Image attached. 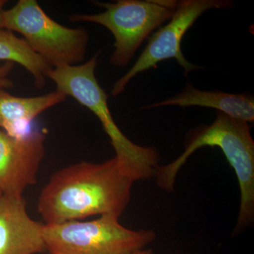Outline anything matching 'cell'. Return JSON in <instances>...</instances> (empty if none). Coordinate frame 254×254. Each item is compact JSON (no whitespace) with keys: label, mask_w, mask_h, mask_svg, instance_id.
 <instances>
[{"label":"cell","mask_w":254,"mask_h":254,"mask_svg":"<svg viewBox=\"0 0 254 254\" xmlns=\"http://www.w3.org/2000/svg\"><path fill=\"white\" fill-rule=\"evenodd\" d=\"M134 177L117 157L103 163L80 162L58 170L38 198L45 225L95 215L120 218L130 199Z\"/></svg>","instance_id":"6da1fadb"},{"label":"cell","mask_w":254,"mask_h":254,"mask_svg":"<svg viewBox=\"0 0 254 254\" xmlns=\"http://www.w3.org/2000/svg\"><path fill=\"white\" fill-rule=\"evenodd\" d=\"M218 147L235 170L240 190V208L236 227L240 231L254 218V141L249 123L217 111L210 125L196 128L189 135L185 150L172 163L158 167L157 185L166 191L174 190L179 171L195 151L203 147Z\"/></svg>","instance_id":"7a4b0ae2"},{"label":"cell","mask_w":254,"mask_h":254,"mask_svg":"<svg viewBox=\"0 0 254 254\" xmlns=\"http://www.w3.org/2000/svg\"><path fill=\"white\" fill-rule=\"evenodd\" d=\"M99 53L86 63L73 66L52 68L46 77L55 82L57 91L71 96L86 107L100 120L109 136L115 157L136 181L155 176L159 154L153 147H143L130 141L115 123L108 107V94L100 86L95 71Z\"/></svg>","instance_id":"3957f363"},{"label":"cell","mask_w":254,"mask_h":254,"mask_svg":"<svg viewBox=\"0 0 254 254\" xmlns=\"http://www.w3.org/2000/svg\"><path fill=\"white\" fill-rule=\"evenodd\" d=\"M155 237L153 230L124 227L114 215L43 227L46 249L51 254H128L145 249Z\"/></svg>","instance_id":"277c9868"},{"label":"cell","mask_w":254,"mask_h":254,"mask_svg":"<svg viewBox=\"0 0 254 254\" xmlns=\"http://www.w3.org/2000/svg\"><path fill=\"white\" fill-rule=\"evenodd\" d=\"M3 28L21 33L31 49L53 68L83 61L89 40L86 30L56 22L35 0H19L4 10Z\"/></svg>","instance_id":"5b68a950"},{"label":"cell","mask_w":254,"mask_h":254,"mask_svg":"<svg viewBox=\"0 0 254 254\" xmlns=\"http://www.w3.org/2000/svg\"><path fill=\"white\" fill-rule=\"evenodd\" d=\"M96 4L104 7L105 11L73 14L70 19L74 22L98 23L108 28L115 38L110 63L117 67H125L152 32L173 16L177 1L119 0Z\"/></svg>","instance_id":"8992f818"},{"label":"cell","mask_w":254,"mask_h":254,"mask_svg":"<svg viewBox=\"0 0 254 254\" xmlns=\"http://www.w3.org/2000/svg\"><path fill=\"white\" fill-rule=\"evenodd\" d=\"M232 3L225 0H184L177 1L173 16L169 22L153 33L144 50L128 72L114 85L111 95L117 97L138 73L153 67L160 62L175 59L185 69V76L201 67L190 63L181 50L182 38L187 31L205 11L230 8Z\"/></svg>","instance_id":"52a82bcc"},{"label":"cell","mask_w":254,"mask_h":254,"mask_svg":"<svg viewBox=\"0 0 254 254\" xmlns=\"http://www.w3.org/2000/svg\"><path fill=\"white\" fill-rule=\"evenodd\" d=\"M46 133L33 129L26 136H10L0 128V192L23 196L26 189L37 182L45 156Z\"/></svg>","instance_id":"ba28073f"},{"label":"cell","mask_w":254,"mask_h":254,"mask_svg":"<svg viewBox=\"0 0 254 254\" xmlns=\"http://www.w3.org/2000/svg\"><path fill=\"white\" fill-rule=\"evenodd\" d=\"M43 224L28 215L23 196L0 199V254H36L46 250Z\"/></svg>","instance_id":"9c48e42d"},{"label":"cell","mask_w":254,"mask_h":254,"mask_svg":"<svg viewBox=\"0 0 254 254\" xmlns=\"http://www.w3.org/2000/svg\"><path fill=\"white\" fill-rule=\"evenodd\" d=\"M66 97L56 91L41 96L21 98L0 89V128L11 136H26L33 131L32 123L38 115L63 103Z\"/></svg>","instance_id":"30bf717a"},{"label":"cell","mask_w":254,"mask_h":254,"mask_svg":"<svg viewBox=\"0 0 254 254\" xmlns=\"http://www.w3.org/2000/svg\"><path fill=\"white\" fill-rule=\"evenodd\" d=\"M198 106L212 108L217 111L226 114L228 116L242 120L247 123L254 121V99L248 94H230L224 92L203 91L188 83L182 93L173 98L143 107V110H150L159 107Z\"/></svg>","instance_id":"8fae6325"},{"label":"cell","mask_w":254,"mask_h":254,"mask_svg":"<svg viewBox=\"0 0 254 254\" xmlns=\"http://www.w3.org/2000/svg\"><path fill=\"white\" fill-rule=\"evenodd\" d=\"M0 61L16 63L31 73L37 88L46 83L47 73L52 66L35 53L23 38H20L9 30H0Z\"/></svg>","instance_id":"7c38bea8"},{"label":"cell","mask_w":254,"mask_h":254,"mask_svg":"<svg viewBox=\"0 0 254 254\" xmlns=\"http://www.w3.org/2000/svg\"><path fill=\"white\" fill-rule=\"evenodd\" d=\"M14 68V63L6 62L0 66V89H6L14 87L12 81L9 79V75Z\"/></svg>","instance_id":"4fadbf2b"},{"label":"cell","mask_w":254,"mask_h":254,"mask_svg":"<svg viewBox=\"0 0 254 254\" xmlns=\"http://www.w3.org/2000/svg\"><path fill=\"white\" fill-rule=\"evenodd\" d=\"M6 1L0 0V30L3 29V12H4V6Z\"/></svg>","instance_id":"5bb4252c"},{"label":"cell","mask_w":254,"mask_h":254,"mask_svg":"<svg viewBox=\"0 0 254 254\" xmlns=\"http://www.w3.org/2000/svg\"><path fill=\"white\" fill-rule=\"evenodd\" d=\"M128 254H153V252L151 250H146V249H143V250L136 251V252H131Z\"/></svg>","instance_id":"9a60e30c"},{"label":"cell","mask_w":254,"mask_h":254,"mask_svg":"<svg viewBox=\"0 0 254 254\" xmlns=\"http://www.w3.org/2000/svg\"><path fill=\"white\" fill-rule=\"evenodd\" d=\"M2 195H2V194H1V192H0V199H1V197H2Z\"/></svg>","instance_id":"2e32d148"},{"label":"cell","mask_w":254,"mask_h":254,"mask_svg":"<svg viewBox=\"0 0 254 254\" xmlns=\"http://www.w3.org/2000/svg\"><path fill=\"white\" fill-rule=\"evenodd\" d=\"M48 254H51L48 253Z\"/></svg>","instance_id":"e0dca14e"}]
</instances>
